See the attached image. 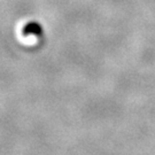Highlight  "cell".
<instances>
[]
</instances>
